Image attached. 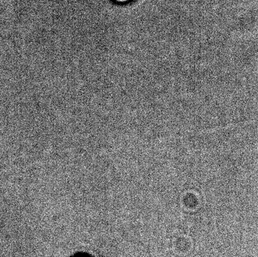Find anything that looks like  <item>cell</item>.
<instances>
[{
  "mask_svg": "<svg viewBox=\"0 0 258 257\" xmlns=\"http://www.w3.org/2000/svg\"><path fill=\"white\" fill-rule=\"evenodd\" d=\"M115 3H119V4H125V3H130L132 0H112Z\"/></svg>",
  "mask_w": 258,
  "mask_h": 257,
  "instance_id": "obj_1",
  "label": "cell"
}]
</instances>
